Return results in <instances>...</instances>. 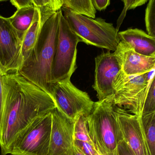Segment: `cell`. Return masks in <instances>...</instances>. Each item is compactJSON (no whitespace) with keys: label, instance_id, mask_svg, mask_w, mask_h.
<instances>
[{"label":"cell","instance_id":"obj_1","mask_svg":"<svg viewBox=\"0 0 155 155\" xmlns=\"http://www.w3.org/2000/svg\"><path fill=\"white\" fill-rule=\"evenodd\" d=\"M5 94L2 155L10 154L16 140L36 120L56 108L51 96L17 72L3 76Z\"/></svg>","mask_w":155,"mask_h":155},{"label":"cell","instance_id":"obj_2","mask_svg":"<svg viewBox=\"0 0 155 155\" xmlns=\"http://www.w3.org/2000/svg\"><path fill=\"white\" fill-rule=\"evenodd\" d=\"M59 11L43 25L29 58L18 73L51 97V69L58 29Z\"/></svg>","mask_w":155,"mask_h":155},{"label":"cell","instance_id":"obj_3","mask_svg":"<svg viewBox=\"0 0 155 155\" xmlns=\"http://www.w3.org/2000/svg\"><path fill=\"white\" fill-rule=\"evenodd\" d=\"M86 120L96 152L102 155H113L119 142L123 140L116 106L108 98L95 102Z\"/></svg>","mask_w":155,"mask_h":155},{"label":"cell","instance_id":"obj_4","mask_svg":"<svg viewBox=\"0 0 155 155\" xmlns=\"http://www.w3.org/2000/svg\"><path fill=\"white\" fill-rule=\"evenodd\" d=\"M155 70L140 75H127L120 71L112 82L113 95L107 98L129 113L141 116Z\"/></svg>","mask_w":155,"mask_h":155},{"label":"cell","instance_id":"obj_5","mask_svg":"<svg viewBox=\"0 0 155 155\" xmlns=\"http://www.w3.org/2000/svg\"><path fill=\"white\" fill-rule=\"evenodd\" d=\"M63 12V16L71 29L81 42L115 51L120 40L119 31L112 23H108L101 18L93 19L68 11Z\"/></svg>","mask_w":155,"mask_h":155},{"label":"cell","instance_id":"obj_6","mask_svg":"<svg viewBox=\"0 0 155 155\" xmlns=\"http://www.w3.org/2000/svg\"><path fill=\"white\" fill-rule=\"evenodd\" d=\"M80 39L72 31L59 11L58 29L55 56L51 69V86L57 82L71 80L77 69V46Z\"/></svg>","mask_w":155,"mask_h":155},{"label":"cell","instance_id":"obj_7","mask_svg":"<svg viewBox=\"0 0 155 155\" xmlns=\"http://www.w3.org/2000/svg\"><path fill=\"white\" fill-rule=\"evenodd\" d=\"M51 97L57 109L72 123L80 117L88 116L95 102L87 92L79 89L71 80L52 84Z\"/></svg>","mask_w":155,"mask_h":155},{"label":"cell","instance_id":"obj_8","mask_svg":"<svg viewBox=\"0 0 155 155\" xmlns=\"http://www.w3.org/2000/svg\"><path fill=\"white\" fill-rule=\"evenodd\" d=\"M51 126V112L36 120L16 140L11 155H48Z\"/></svg>","mask_w":155,"mask_h":155},{"label":"cell","instance_id":"obj_9","mask_svg":"<svg viewBox=\"0 0 155 155\" xmlns=\"http://www.w3.org/2000/svg\"><path fill=\"white\" fill-rule=\"evenodd\" d=\"M22 41L8 18L0 15V67L6 73L18 72L21 67Z\"/></svg>","mask_w":155,"mask_h":155},{"label":"cell","instance_id":"obj_10","mask_svg":"<svg viewBox=\"0 0 155 155\" xmlns=\"http://www.w3.org/2000/svg\"><path fill=\"white\" fill-rule=\"evenodd\" d=\"M123 140L135 155H150L141 122V116L130 114L116 106Z\"/></svg>","mask_w":155,"mask_h":155},{"label":"cell","instance_id":"obj_11","mask_svg":"<svg viewBox=\"0 0 155 155\" xmlns=\"http://www.w3.org/2000/svg\"><path fill=\"white\" fill-rule=\"evenodd\" d=\"M94 83L92 87L97 92L99 101L109 97L113 94L112 82L120 67L114 53L103 52L95 59Z\"/></svg>","mask_w":155,"mask_h":155},{"label":"cell","instance_id":"obj_12","mask_svg":"<svg viewBox=\"0 0 155 155\" xmlns=\"http://www.w3.org/2000/svg\"><path fill=\"white\" fill-rule=\"evenodd\" d=\"M52 126L48 155H72L74 123L71 122L57 108L51 111Z\"/></svg>","mask_w":155,"mask_h":155},{"label":"cell","instance_id":"obj_13","mask_svg":"<svg viewBox=\"0 0 155 155\" xmlns=\"http://www.w3.org/2000/svg\"><path fill=\"white\" fill-rule=\"evenodd\" d=\"M113 53L120 70L126 75H142L155 69V57L139 54L126 42L120 41Z\"/></svg>","mask_w":155,"mask_h":155},{"label":"cell","instance_id":"obj_14","mask_svg":"<svg viewBox=\"0 0 155 155\" xmlns=\"http://www.w3.org/2000/svg\"><path fill=\"white\" fill-rule=\"evenodd\" d=\"M57 12L54 10L45 7L36 8L32 24L22 40L21 67L30 57L43 25Z\"/></svg>","mask_w":155,"mask_h":155},{"label":"cell","instance_id":"obj_15","mask_svg":"<svg viewBox=\"0 0 155 155\" xmlns=\"http://www.w3.org/2000/svg\"><path fill=\"white\" fill-rule=\"evenodd\" d=\"M120 41L130 45L136 52L148 57H155V38L142 30L130 28L119 31Z\"/></svg>","mask_w":155,"mask_h":155},{"label":"cell","instance_id":"obj_16","mask_svg":"<svg viewBox=\"0 0 155 155\" xmlns=\"http://www.w3.org/2000/svg\"><path fill=\"white\" fill-rule=\"evenodd\" d=\"M35 10L34 6L18 9L12 16L8 18L22 42L26 32L32 24Z\"/></svg>","mask_w":155,"mask_h":155},{"label":"cell","instance_id":"obj_17","mask_svg":"<svg viewBox=\"0 0 155 155\" xmlns=\"http://www.w3.org/2000/svg\"><path fill=\"white\" fill-rule=\"evenodd\" d=\"M61 10L93 19L96 18L97 13L92 0H63Z\"/></svg>","mask_w":155,"mask_h":155},{"label":"cell","instance_id":"obj_18","mask_svg":"<svg viewBox=\"0 0 155 155\" xmlns=\"http://www.w3.org/2000/svg\"><path fill=\"white\" fill-rule=\"evenodd\" d=\"M141 119L150 155H155V112L142 114Z\"/></svg>","mask_w":155,"mask_h":155},{"label":"cell","instance_id":"obj_19","mask_svg":"<svg viewBox=\"0 0 155 155\" xmlns=\"http://www.w3.org/2000/svg\"><path fill=\"white\" fill-rule=\"evenodd\" d=\"M145 24L147 34L155 38V0L148 1L145 12Z\"/></svg>","mask_w":155,"mask_h":155},{"label":"cell","instance_id":"obj_20","mask_svg":"<svg viewBox=\"0 0 155 155\" xmlns=\"http://www.w3.org/2000/svg\"><path fill=\"white\" fill-rule=\"evenodd\" d=\"M5 72L0 67V147L2 145V127L5 109V94L4 91L3 76Z\"/></svg>","mask_w":155,"mask_h":155},{"label":"cell","instance_id":"obj_21","mask_svg":"<svg viewBox=\"0 0 155 155\" xmlns=\"http://www.w3.org/2000/svg\"><path fill=\"white\" fill-rule=\"evenodd\" d=\"M153 112H155V77L153 78L150 87L142 114Z\"/></svg>","mask_w":155,"mask_h":155},{"label":"cell","instance_id":"obj_22","mask_svg":"<svg viewBox=\"0 0 155 155\" xmlns=\"http://www.w3.org/2000/svg\"><path fill=\"white\" fill-rule=\"evenodd\" d=\"M113 155H135L124 140L119 142Z\"/></svg>","mask_w":155,"mask_h":155},{"label":"cell","instance_id":"obj_23","mask_svg":"<svg viewBox=\"0 0 155 155\" xmlns=\"http://www.w3.org/2000/svg\"><path fill=\"white\" fill-rule=\"evenodd\" d=\"M10 2L12 5L17 8V10L34 6L33 0H12Z\"/></svg>","mask_w":155,"mask_h":155},{"label":"cell","instance_id":"obj_24","mask_svg":"<svg viewBox=\"0 0 155 155\" xmlns=\"http://www.w3.org/2000/svg\"><path fill=\"white\" fill-rule=\"evenodd\" d=\"M122 2L124 3V7L120 16L118 19L117 21V26L116 28L118 31H119V29L120 28V26L123 22V20L126 17L127 11L129 10L130 6V0H122Z\"/></svg>","mask_w":155,"mask_h":155},{"label":"cell","instance_id":"obj_25","mask_svg":"<svg viewBox=\"0 0 155 155\" xmlns=\"http://www.w3.org/2000/svg\"><path fill=\"white\" fill-rule=\"evenodd\" d=\"M92 3L96 11H101L106 9L110 4V0H92Z\"/></svg>","mask_w":155,"mask_h":155},{"label":"cell","instance_id":"obj_26","mask_svg":"<svg viewBox=\"0 0 155 155\" xmlns=\"http://www.w3.org/2000/svg\"><path fill=\"white\" fill-rule=\"evenodd\" d=\"M72 155H85L81 150L78 148V147L74 144L73 145V150H72Z\"/></svg>","mask_w":155,"mask_h":155},{"label":"cell","instance_id":"obj_27","mask_svg":"<svg viewBox=\"0 0 155 155\" xmlns=\"http://www.w3.org/2000/svg\"><path fill=\"white\" fill-rule=\"evenodd\" d=\"M2 1H0V2H2Z\"/></svg>","mask_w":155,"mask_h":155}]
</instances>
